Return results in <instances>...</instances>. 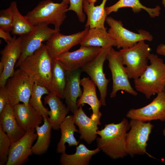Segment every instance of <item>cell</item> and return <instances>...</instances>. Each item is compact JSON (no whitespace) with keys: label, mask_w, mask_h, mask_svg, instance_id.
I'll list each match as a JSON object with an SVG mask.
<instances>
[{"label":"cell","mask_w":165,"mask_h":165,"mask_svg":"<svg viewBox=\"0 0 165 165\" xmlns=\"http://www.w3.org/2000/svg\"><path fill=\"white\" fill-rule=\"evenodd\" d=\"M129 122L124 118L119 123L105 124L98 130L100 137L96 139L97 148L112 159L123 158L128 155L126 147V137L130 130Z\"/></svg>","instance_id":"6da1fadb"},{"label":"cell","mask_w":165,"mask_h":165,"mask_svg":"<svg viewBox=\"0 0 165 165\" xmlns=\"http://www.w3.org/2000/svg\"><path fill=\"white\" fill-rule=\"evenodd\" d=\"M148 65L141 76L134 79L136 90L149 99L153 95L165 91V63L158 56L150 54Z\"/></svg>","instance_id":"7a4b0ae2"},{"label":"cell","mask_w":165,"mask_h":165,"mask_svg":"<svg viewBox=\"0 0 165 165\" xmlns=\"http://www.w3.org/2000/svg\"><path fill=\"white\" fill-rule=\"evenodd\" d=\"M52 59L46 45L43 44L33 53L26 57L19 67L35 83L46 87L50 91Z\"/></svg>","instance_id":"3957f363"},{"label":"cell","mask_w":165,"mask_h":165,"mask_svg":"<svg viewBox=\"0 0 165 165\" xmlns=\"http://www.w3.org/2000/svg\"><path fill=\"white\" fill-rule=\"evenodd\" d=\"M68 4L62 0L60 3H55L51 0H43L24 16L34 26L52 24L55 29L60 31L67 16L66 13Z\"/></svg>","instance_id":"277c9868"},{"label":"cell","mask_w":165,"mask_h":165,"mask_svg":"<svg viewBox=\"0 0 165 165\" xmlns=\"http://www.w3.org/2000/svg\"><path fill=\"white\" fill-rule=\"evenodd\" d=\"M145 41H140L132 46L119 51L129 79L138 78L148 65L151 49Z\"/></svg>","instance_id":"5b68a950"},{"label":"cell","mask_w":165,"mask_h":165,"mask_svg":"<svg viewBox=\"0 0 165 165\" xmlns=\"http://www.w3.org/2000/svg\"><path fill=\"white\" fill-rule=\"evenodd\" d=\"M34 83L33 80L19 68L15 70L5 86L11 105L13 107L20 102L28 105Z\"/></svg>","instance_id":"8992f818"},{"label":"cell","mask_w":165,"mask_h":165,"mask_svg":"<svg viewBox=\"0 0 165 165\" xmlns=\"http://www.w3.org/2000/svg\"><path fill=\"white\" fill-rule=\"evenodd\" d=\"M130 129L126 137V147L128 155L131 157L143 155L146 152L147 142L154 126L149 122L131 119Z\"/></svg>","instance_id":"52a82bcc"},{"label":"cell","mask_w":165,"mask_h":165,"mask_svg":"<svg viewBox=\"0 0 165 165\" xmlns=\"http://www.w3.org/2000/svg\"><path fill=\"white\" fill-rule=\"evenodd\" d=\"M107 60L108 61V66L112 79L111 97H115L119 90H123L133 96H137V92L131 86L119 52L115 50L112 47H111L108 53Z\"/></svg>","instance_id":"ba28073f"},{"label":"cell","mask_w":165,"mask_h":165,"mask_svg":"<svg viewBox=\"0 0 165 165\" xmlns=\"http://www.w3.org/2000/svg\"><path fill=\"white\" fill-rule=\"evenodd\" d=\"M105 21L110 27L108 32L115 40L118 49L131 47L139 41H151L152 35L148 31L140 29L138 33L130 31L123 27L122 22L111 16H107Z\"/></svg>","instance_id":"9c48e42d"},{"label":"cell","mask_w":165,"mask_h":165,"mask_svg":"<svg viewBox=\"0 0 165 165\" xmlns=\"http://www.w3.org/2000/svg\"><path fill=\"white\" fill-rule=\"evenodd\" d=\"M112 47H101L100 51L93 60L81 68L97 87L100 94V101L102 105H106L105 100L107 94L108 84L109 79H107L104 73L103 66L109 50Z\"/></svg>","instance_id":"30bf717a"},{"label":"cell","mask_w":165,"mask_h":165,"mask_svg":"<svg viewBox=\"0 0 165 165\" xmlns=\"http://www.w3.org/2000/svg\"><path fill=\"white\" fill-rule=\"evenodd\" d=\"M60 31L49 28L48 25L40 24L35 26L29 33L21 36L22 52L16 65L19 67L24 59L33 53L42 45V43L47 41L54 33Z\"/></svg>","instance_id":"8fae6325"},{"label":"cell","mask_w":165,"mask_h":165,"mask_svg":"<svg viewBox=\"0 0 165 165\" xmlns=\"http://www.w3.org/2000/svg\"><path fill=\"white\" fill-rule=\"evenodd\" d=\"M22 52L21 37H13L1 50L0 61V87L5 86L8 79L14 73V66Z\"/></svg>","instance_id":"7c38bea8"},{"label":"cell","mask_w":165,"mask_h":165,"mask_svg":"<svg viewBox=\"0 0 165 165\" xmlns=\"http://www.w3.org/2000/svg\"><path fill=\"white\" fill-rule=\"evenodd\" d=\"M89 29V27H85L83 30L70 35H64L60 31L54 33L45 44L51 59H56L73 46L80 44Z\"/></svg>","instance_id":"4fadbf2b"},{"label":"cell","mask_w":165,"mask_h":165,"mask_svg":"<svg viewBox=\"0 0 165 165\" xmlns=\"http://www.w3.org/2000/svg\"><path fill=\"white\" fill-rule=\"evenodd\" d=\"M149 104L138 108H132L126 114L127 118L144 122L159 120L165 121V91L158 93Z\"/></svg>","instance_id":"5bb4252c"},{"label":"cell","mask_w":165,"mask_h":165,"mask_svg":"<svg viewBox=\"0 0 165 165\" xmlns=\"http://www.w3.org/2000/svg\"><path fill=\"white\" fill-rule=\"evenodd\" d=\"M101 47L81 46L78 50L67 52L56 59L66 71L81 68L98 54Z\"/></svg>","instance_id":"9a60e30c"},{"label":"cell","mask_w":165,"mask_h":165,"mask_svg":"<svg viewBox=\"0 0 165 165\" xmlns=\"http://www.w3.org/2000/svg\"><path fill=\"white\" fill-rule=\"evenodd\" d=\"M37 138L35 129L26 132L19 140L12 143L6 165H21L26 163L32 154L31 148Z\"/></svg>","instance_id":"2e32d148"},{"label":"cell","mask_w":165,"mask_h":165,"mask_svg":"<svg viewBox=\"0 0 165 165\" xmlns=\"http://www.w3.org/2000/svg\"><path fill=\"white\" fill-rule=\"evenodd\" d=\"M13 107L18 125L26 132L35 129L43 120L44 118L42 115L29 103L26 105L19 103Z\"/></svg>","instance_id":"e0dca14e"},{"label":"cell","mask_w":165,"mask_h":165,"mask_svg":"<svg viewBox=\"0 0 165 165\" xmlns=\"http://www.w3.org/2000/svg\"><path fill=\"white\" fill-rule=\"evenodd\" d=\"M81 68L66 71V83L64 94L67 107L73 114L78 109V98L80 97L82 92L80 87Z\"/></svg>","instance_id":"ac0fdd59"},{"label":"cell","mask_w":165,"mask_h":165,"mask_svg":"<svg viewBox=\"0 0 165 165\" xmlns=\"http://www.w3.org/2000/svg\"><path fill=\"white\" fill-rule=\"evenodd\" d=\"M80 85L83 88L82 94L77 101V106L83 105L84 104L89 105L92 111L90 118L100 122L102 113L99 109L101 104L97 96L96 86L89 77H84L80 80Z\"/></svg>","instance_id":"d6986e66"},{"label":"cell","mask_w":165,"mask_h":165,"mask_svg":"<svg viewBox=\"0 0 165 165\" xmlns=\"http://www.w3.org/2000/svg\"><path fill=\"white\" fill-rule=\"evenodd\" d=\"M82 106H80L73 114L74 120L75 124L79 128V133L80 134L79 138L90 145L97 137L98 126L100 125L101 122L88 117L83 111Z\"/></svg>","instance_id":"ffe728a7"},{"label":"cell","mask_w":165,"mask_h":165,"mask_svg":"<svg viewBox=\"0 0 165 165\" xmlns=\"http://www.w3.org/2000/svg\"><path fill=\"white\" fill-rule=\"evenodd\" d=\"M44 103L49 106L47 119L52 129L59 130L60 126L64 120L69 110L63 103L61 98L52 92L48 94L44 98Z\"/></svg>","instance_id":"44dd1931"},{"label":"cell","mask_w":165,"mask_h":165,"mask_svg":"<svg viewBox=\"0 0 165 165\" xmlns=\"http://www.w3.org/2000/svg\"><path fill=\"white\" fill-rule=\"evenodd\" d=\"M0 127L7 134L11 143L19 140L26 133L18 125L13 107L9 102L0 114Z\"/></svg>","instance_id":"7402d4cb"},{"label":"cell","mask_w":165,"mask_h":165,"mask_svg":"<svg viewBox=\"0 0 165 165\" xmlns=\"http://www.w3.org/2000/svg\"><path fill=\"white\" fill-rule=\"evenodd\" d=\"M107 0H103L99 5L95 6L94 4L90 3L87 0H84L83 9L87 16L85 27L106 29L105 22L107 15L105 6Z\"/></svg>","instance_id":"603a6c76"},{"label":"cell","mask_w":165,"mask_h":165,"mask_svg":"<svg viewBox=\"0 0 165 165\" xmlns=\"http://www.w3.org/2000/svg\"><path fill=\"white\" fill-rule=\"evenodd\" d=\"M75 124L73 115H71L67 116L60 125L61 135L57 144V153L62 154L65 152L66 143H68L69 147L78 145L79 142L76 140L74 134L75 132H79V129L76 128Z\"/></svg>","instance_id":"cb8c5ba5"},{"label":"cell","mask_w":165,"mask_h":165,"mask_svg":"<svg viewBox=\"0 0 165 165\" xmlns=\"http://www.w3.org/2000/svg\"><path fill=\"white\" fill-rule=\"evenodd\" d=\"M100 151L98 148L90 150L84 144L80 143L76 146L75 153L61 154L59 160L60 164L61 165H88L92 156Z\"/></svg>","instance_id":"d4e9b609"},{"label":"cell","mask_w":165,"mask_h":165,"mask_svg":"<svg viewBox=\"0 0 165 165\" xmlns=\"http://www.w3.org/2000/svg\"><path fill=\"white\" fill-rule=\"evenodd\" d=\"M80 45L81 46L101 47L116 46V41L106 29L98 28H89Z\"/></svg>","instance_id":"484cf974"},{"label":"cell","mask_w":165,"mask_h":165,"mask_svg":"<svg viewBox=\"0 0 165 165\" xmlns=\"http://www.w3.org/2000/svg\"><path fill=\"white\" fill-rule=\"evenodd\" d=\"M66 83V71L55 59H52V75L50 91L63 99Z\"/></svg>","instance_id":"4316f807"},{"label":"cell","mask_w":165,"mask_h":165,"mask_svg":"<svg viewBox=\"0 0 165 165\" xmlns=\"http://www.w3.org/2000/svg\"><path fill=\"white\" fill-rule=\"evenodd\" d=\"M44 123L35 128L37 135V141L31 148L32 154L41 155L47 152L51 142L52 127L47 117H43Z\"/></svg>","instance_id":"83f0119b"},{"label":"cell","mask_w":165,"mask_h":165,"mask_svg":"<svg viewBox=\"0 0 165 165\" xmlns=\"http://www.w3.org/2000/svg\"><path fill=\"white\" fill-rule=\"evenodd\" d=\"M123 7L131 8L134 13H139L142 9H144L152 18L159 16L161 9L158 6L154 8L147 7L142 5L139 0H119L114 4L105 7V10L108 15L112 12H116L119 9Z\"/></svg>","instance_id":"f1b7e54d"},{"label":"cell","mask_w":165,"mask_h":165,"mask_svg":"<svg viewBox=\"0 0 165 165\" xmlns=\"http://www.w3.org/2000/svg\"><path fill=\"white\" fill-rule=\"evenodd\" d=\"M10 6L13 13V28L11 33L14 35L22 36L30 32L35 26L20 13L16 1H12Z\"/></svg>","instance_id":"f546056e"},{"label":"cell","mask_w":165,"mask_h":165,"mask_svg":"<svg viewBox=\"0 0 165 165\" xmlns=\"http://www.w3.org/2000/svg\"><path fill=\"white\" fill-rule=\"evenodd\" d=\"M46 87L35 83L29 103L43 117H48L49 111L43 105L41 100L42 96L50 93Z\"/></svg>","instance_id":"4dcf8cb0"},{"label":"cell","mask_w":165,"mask_h":165,"mask_svg":"<svg viewBox=\"0 0 165 165\" xmlns=\"http://www.w3.org/2000/svg\"><path fill=\"white\" fill-rule=\"evenodd\" d=\"M11 143L7 134L0 127V165H6Z\"/></svg>","instance_id":"1f68e13d"},{"label":"cell","mask_w":165,"mask_h":165,"mask_svg":"<svg viewBox=\"0 0 165 165\" xmlns=\"http://www.w3.org/2000/svg\"><path fill=\"white\" fill-rule=\"evenodd\" d=\"M13 13L10 6L0 12V28L6 31L11 32L13 28Z\"/></svg>","instance_id":"d6a6232c"},{"label":"cell","mask_w":165,"mask_h":165,"mask_svg":"<svg viewBox=\"0 0 165 165\" xmlns=\"http://www.w3.org/2000/svg\"><path fill=\"white\" fill-rule=\"evenodd\" d=\"M84 0H69L70 5L67 9V12L72 10L75 13L79 21L84 23L86 16L83 9Z\"/></svg>","instance_id":"836d02e7"},{"label":"cell","mask_w":165,"mask_h":165,"mask_svg":"<svg viewBox=\"0 0 165 165\" xmlns=\"http://www.w3.org/2000/svg\"><path fill=\"white\" fill-rule=\"evenodd\" d=\"M9 102L6 89L4 86L0 87V114Z\"/></svg>","instance_id":"e575fe53"},{"label":"cell","mask_w":165,"mask_h":165,"mask_svg":"<svg viewBox=\"0 0 165 165\" xmlns=\"http://www.w3.org/2000/svg\"><path fill=\"white\" fill-rule=\"evenodd\" d=\"M0 37L3 39L6 43L11 41L13 38L9 33V32L5 31L1 28H0Z\"/></svg>","instance_id":"d590c367"},{"label":"cell","mask_w":165,"mask_h":165,"mask_svg":"<svg viewBox=\"0 0 165 165\" xmlns=\"http://www.w3.org/2000/svg\"><path fill=\"white\" fill-rule=\"evenodd\" d=\"M156 52L158 54L165 57V44H161L158 45L156 48Z\"/></svg>","instance_id":"8d00e7d4"},{"label":"cell","mask_w":165,"mask_h":165,"mask_svg":"<svg viewBox=\"0 0 165 165\" xmlns=\"http://www.w3.org/2000/svg\"><path fill=\"white\" fill-rule=\"evenodd\" d=\"M89 2L92 4H95V2H97V0H87Z\"/></svg>","instance_id":"74e56055"},{"label":"cell","mask_w":165,"mask_h":165,"mask_svg":"<svg viewBox=\"0 0 165 165\" xmlns=\"http://www.w3.org/2000/svg\"><path fill=\"white\" fill-rule=\"evenodd\" d=\"M162 4L164 5L165 7V0H162Z\"/></svg>","instance_id":"f35d334b"},{"label":"cell","mask_w":165,"mask_h":165,"mask_svg":"<svg viewBox=\"0 0 165 165\" xmlns=\"http://www.w3.org/2000/svg\"><path fill=\"white\" fill-rule=\"evenodd\" d=\"M62 1H63L66 2H67V3H68L69 4L70 3V1H69V0H62Z\"/></svg>","instance_id":"ab89813d"},{"label":"cell","mask_w":165,"mask_h":165,"mask_svg":"<svg viewBox=\"0 0 165 165\" xmlns=\"http://www.w3.org/2000/svg\"><path fill=\"white\" fill-rule=\"evenodd\" d=\"M163 135H165V128L163 130Z\"/></svg>","instance_id":"60d3db41"}]
</instances>
